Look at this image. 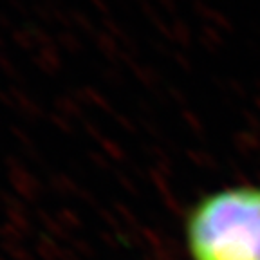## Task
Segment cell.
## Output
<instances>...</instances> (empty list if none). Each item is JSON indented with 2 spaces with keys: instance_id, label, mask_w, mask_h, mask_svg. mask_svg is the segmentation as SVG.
Listing matches in <instances>:
<instances>
[{
  "instance_id": "8",
  "label": "cell",
  "mask_w": 260,
  "mask_h": 260,
  "mask_svg": "<svg viewBox=\"0 0 260 260\" xmlns=\"http://www.w3.org/2000/svg\"><path fill=\"white\" fill-rule=\"evenodd\" d=\"M0 73H4L6 76L9 78H15L18 81H24V76L20 74V71L16 69V65L11 61V58L4 53V51H0Z\"/></svg>"
},
{
  "instance_id": "2",
  "label": "cell",
  "mask_w": 260,
  "mask_h": 260,
  "mask_svg": "<svg viewBox=\"0 0 260 260\" xmlns=\"http://www.w3.org/2000/svg\"><path fill=\"white\" fill-rule=\"evenodd\" d=\"M22 27L29 32V37L35 40V44H37L38 49L45 47V45H51V44H54V42H56V38H54L53 35L47 31V29H44L40 24H37V22L25 20L24 24H22Z\"/></svg>"
},
{
  "instance_id": "14",
  "label": "cell",
  "mask_w": 260,
  "mask_h": 260,
  "mask_svg": "<svg viewBox=\"0 0 260 260\" xmlns=\"http://www.w3.org/2000/svg\"><path fill=\"white\" fill-rule=\"evenodd\" d=\"M4 47H6V42L2 38V35H0V51H4Z\"/></svg>"
},
{
  "instance_id": "4",
  "label": "cell",
  "mask_w": 260,
  "mask_h": 260,
  "mask_svg": "<svg viewBox=\"0 0 260 260\" xmlns=\"http://www.w3.org/2000/svg\"><path fill=\"white\" fill-rule=\"evenodd\" d=\"M38 56H42L45 61H47L54 71H60L63 67V61H61V56H60V45L54 42L51 45H45V47H40L38 49Z\"/></svg>"
},
{
  "instance_id": "9",
  "label": "cell",
  "mask_w": 260,
  "mask_h": 260,
  "mask_svg": "<svg viewBox=\"0 0 260 260\" xmlns=\"http://www.w3.org/2000/svg\"><path fill=\"white\" fill-rule=\"evenodd\" d=\"M69 15H71V18H73V24H74V27H78V29H81L83 32H92V22L89 20V16L85 15V13H81V11H78V9H73L71 8L69 9Z\"/></svg>"
},
{
  "instance_id": "1",
  "label": "cell",
  "mask_w": 260,
  "mask_h": 260,
  "mask_svg": "<svg viewBox=\"0 0 260 260\" xmlns=\"http://www.w3.org/2000/svg\"><path fill=\"white\" fill-rule=\"evenodd\" d=\"M186 237L193 260H260V188L208 195L190 213Z\"/></svg>"
},
{
  "instance_id": "3",
  "label": "cell",
  "mask_w": 260,
  "mask_h": 260,
  "mask_svg": "<svg viewBox=\"0 0 260 260\" xmlns=\"http://www.w3.org/2000/svg\"><path fill=\"white\" fill-rule=\"evenodd\" d=\"M54 38H56V44L60 45L61 49H65L67 53H71V54L80 53L81 49H83L81 40L76 37V35H74L73 31H69V29H60Z\"/></svg>"
},
{
  "instance_id": "6",
  "label": "cell",
  "mask_w": 260,
  "mask_h": 260,
  "mask_svg": "<svg viewBox=\"0 0 260 260\" xmlns=\"http://www.w3.org/2000/svg\"><path fill=\"white\" fill-rule=\"evenodd\" d=\"M31 13L38 18V22L45 25L54 24V16H53V9L49 8L47 4L40 2V0H32L31 2Z\"/></svg>"
},
{
  "instance_id": "5",
  "label": "cell",
  "mask_w": 260,
  "mask_h": 260,
  "mask_svg": "<svg viewBox=\"0 0 260 260\" xmlns=\"http://www.w3.org/2000/svg\"><path fill=\"white\" fill-rule=\"evenodd\" d=\"M11 42L16 45V47H20L22 51H27V53H31L32 49L37 47V44H35V40H32L31 37H29V32L25 31L24 27H15L11 32Z\"/></svg>"
},
{
  "instance_id": "7",
  "label": "cell",
  "mask_w": 260,
  "mask_h": 260,
  "mask_svg": "<svg viewBox=\"0 0 260 260\" xmlns=\"http://www.w3.org/2000/svg\"><path fill=\"white\" fill-rule=\"evenodd\" d=\"M49 8L53 9V16H54V24L61 25L63 29H73V18L69 15V9H65L63 4H53L49 6Z\"/></svg>"
},
{
  "instance_id": "13",
  "label": "cell",
  "mask_w": 260,
  "mask_h": 260,
  "mask_svg": "<svg viewBox=\"0 0 260 260\" xmlns=\"http://www.w3.org/2000/svg\"><path fill=\"white\" fill-rule=\"evenodd\" d=\"M90 2H92V4L96 6L98 9H102V11H105V9H107V8H105V4H103L102 0H90Z\"/></svg>"
},
{
  "instance_id": "11",
  "label": "cell",
  "mask_w": 260,
  "mask_h": 260,
  "mask_svg": "<svg viewBox=\"0 0 260 260\" xmlns=\"http://www.w3.org/2000/svg\"><path fill=\"white\" fill-rule=\"evenodd\" d=\"M32 63H35V67H38V69L42 71V73H45V74H49V76H53V74H56V71L51 67V65L47 63V61L44 60L42 56H38V54H32Z\"/></svg>"
},
{
  "instance_id": "10",
  "label": "cell",
  "mask_w": 260,
  "mask_h": 260,
  "mask_svg": "<svg viewBox=\"0 0 260 260\" xmlns=\"http://www.w3.org/2000/svg\"><path fill=\"white\" fill-rule=\"evenodd\" d=\"M8 6L15 11V15H18L20 18H25L27 20L29 16V8L24 0H8Z\"/></svg>"
},
{
  "instance_id": "12",
  "label": "cell",
  "mask_w": 260,
  "mask_h": 260,
  "mask_svg": "<svg viewBox=\"0 0 260 260\" xmlns=\"http://www.w3.org/2000/svg\"><path fill=\"white\" fill-rule=\"evenodd\" d=\"M0 29H2V31H9V32L15 29V24H13L11 16L6 15V13H2V11H0Z\"/></svg>"
}]
</instances>
